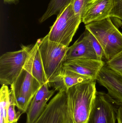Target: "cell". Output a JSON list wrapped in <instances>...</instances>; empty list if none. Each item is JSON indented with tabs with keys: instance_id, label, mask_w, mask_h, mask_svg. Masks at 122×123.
<instances>
[{
	"instance_id": "21",
	"label": "cell",
	"mask_w": 122,
	"mask_h": 123,
	"mask_svg": "<svg viewBox=\"0 0 122 123\" xmlns=\"http://www.w3.org/2000/svg\"><path fill=\"white\" fill-rule=\"evenodd\" d=\"M88 35L89 39L96 55L97 60H102V57L104 55L101 46L95 37L89 30H88Z\"/></svg>"
},
{
	"instance_id": "9",
	"label": "cell",
	"mask_w": 122,
	"mask_h": 123,
	"mask_svg": "<svg viewBox=\"0 0 122 123\" xmlns=\"http://www.w3.org/2000/svg\"><path fill=\"white\" fill-rule=\"evenodd\" d=\"M108 91L112 100L122 105V75L105 65L98 74L97 80Z\"/></svg>"
},
{
	"instance_id": "5",
	"label": "cell",
	"mask_w": 122,
	"mask_h": 123,
	"mask_svg": "<svg viewBox=\"0 0 122 123\" xmlns=\"http://www.w3.org/2000/svg\"><path fill=\"white\" fill-rule=\"evenodd\" d=\"M81 22L82 18L74 13L72 1L57 16L47 35L48 38L52 42L69 47Z\"/></svg>"
},
{
	"instance_id": "17",
	"label": "cell",
	"mask_w": 122,
	"mask_h": 123,
	"mask_svg": "<svg viewBox=\"0 0 122 123\" xmlns=\"http://www.w3.org/2000/svg\"><path fill=\"white\" fill-rule=\"evenodd\" d=\"M10 90L7 85H3L0 91V123H9L8 107Z\"/></svg>"
},
{
	"instance_id": "11",
	"label": "cell",
	"mask_w": 122,
	"mask_h": 123,
	"mask_svg": "<svg viewBox=\"0 0 122 123\" xmlns=\"http://www.w3.org/2000/svg\"><path fill=\"white\" fill-rule=\"evenodd\" d=\"M105 65L102 60L97 59H77L66 61L63 66L64 70H69L96 80L98 74Z\"/></svg>"
},
{
	"instance_id": "7",
	"label": "cell",
	"mask_w": 122,
	"mask_h": 123,
	"mask_svg": "<svg viewBox=\"0 0 122 123\" xmlns=\"http://www.w3.org/2000/svg\"><path fill=\"white\" fill-rule=\"evenodd\" d=\"M34 123H72L68 110L67 90L58 92Z\"/></svg>"
},
{
	"instance_id": "10",
	"label": "cell",
	"mask_w": 122,
	"mask_h": 123,
	"mask_svg": "<svg viewBox=\"0 0 122 123\" xmlns=\"http://www.w3.org/2000/svg\"><path fill=\"white\" fill-rule=\"evenodd\" d=\"M48 84L42 85L32 100L27 110L26 123H34L43 112L55 90H49Z\"/></svg>"
},
{
	"instance_id": "8",
	"label": "cell",
	"mask_w": 122,
	"mask_h": 123,
	"mask_svg": "<svg viewBox=\"0 0 122 123\" xmlns=\"http://www.w3.org/2000/svg\"><path fill=\"white\" fill-rule=\"evenodd\" d=\"M113 103L107 94L97 92L87 123H116L117 112Z\"/></svg>"
},
{
	"instance_id": "19",
	"label": "cell",
	"mask_w": 122,
	"mask_h": 123,
	"mask_svg": "<svg viewBox=\"0 0 122 123\" xmlns=\"http://www.w3.org/2000/svg\"><path fill=\"white\" fill-rule=\"evenodd\" d=\"M106 65L122 75V50L107 61Z\"/></svg>"
},
{
	"instance_id": "3",
	"label": "cell",
	"mask_w": 122,
	"mask_h": 123,
	"mask_svg": "<svg viewBox=\"0 0 122 123\" xmlns=\"http://www.w3.org/2000/svg\"><path fill=\"white\" fill-rule=\"evenodd\" d=\"M35 51L32 47L21 72L16 81L11 85L16 106L21 114L26 113L33 98L42 85L34 77L32 67Z\"/></svg>"
},
{
	"instance_id": "22",
	"label": "cell",
	"mask_w": 122,
	"mask_h": 123,
	"mask_svg": "<svg viewBox=\"0 0 122 123\" xmlns=\"http://www.w3.org/2000/svg\"><path fill=\"white\" fill-rule=\"evenodd\" d=\"M110 17H115L122 20V0H113Z\"/></svg>"
},
{
	"instance_id": "12",
	"label": "cell",
	"mask_w": 122,
	"mask_h": 123,
	"mask_svg": "<svg viewBox=\"0 0 122 123\" xmlns=\"http://www.w3.org/2000/svg\"><path fill=\"white\" fill-rule=\"evenodd\" d=\"M113 0H90L87 6L82 22L85 25L110 17Z\"/></svg>"
},
{
	"instance_id": "4",
	"label": "cell",
	"mask_w": 122,
	"mask_h": 123,
	"mask_svg": "<svg viewBox=\"0 0 122 123\" xmlns=\"http://www.w3.org/2000/svg\"><path fill=\"white\" fill-rule=\"evenodd\" d=\"M111 17L85 25L98 40L108 61L122 50V33L112 23Z\"/></svg>"
},
{
	"instance_id": "1",
	"label": "cell",
	"mask_w": 122,
	"mask_h": 123,
	"mask_svg": "<svg viewBox=\"0 0 122 123\" xmlns=\"http://www.w3.org/2000/svg\"><path fill=\"white\" fill-rule=\"evenodd\" d=\"M96 81L80 83L67 90V106L72 123H87L97 92Z\"/></svg>"
},
{
	"instance_id": "13",
	"label": "cell",
	"mask_w": 122,
	"mask_h": 123,
	"mask_svg": "<svg viewBox=\"0 0 122 123\" xmlns=\"http://www.w3.org/2000/svg\"><path fill=\"white\" fill-rule=\"evenodd\" d=\"M81 59H97L96 55L89 39L88 30L86 29L79 39L69 47L66 61Z\"/></svg>"
},
{
	"instance_id": "6",
	"label": "cell",
	"mask_w": 122,
	"mask_h": 123,
	"mask_svg": "<svg viewBox=\"0 0 122 123\" xmlns=\"http://www.w3.org/2000/svg\"><path fill=\"white\" fill-rule=\"evenodd\" d=\"M32 47L22 45L18 51L8 52L0 57V83L11 85L21 72Z\"/></svg>"
},
{
	"instance_id": "24",
	"label": "cell",
	"mask_w": 122,
	"mask_h": 123,
	"mask_svg": "<svg viewBox=\"0 0 122 123\" xmlns=\"http://www.w3.org/2000/svg\"><path fill=\"white\" fill-rule=\"evenodd\" d=\"M4 3H6L10 4H16L18 3L19 2V0H3Z\"/></svg>"
},
{
	"instance_id": "25",
	"label": "cell",
	"mask_w": 122,
	"mask_h": 123,
	"mask_svg": "<svg viewBox=\"0 0 122 123\" xmlns=\"http://www.w3.org/2000/svg\"></svg>"
},
{
	"instance_id": "18",
	"label": "cell",
	"mask_w": 122,
	"mask_h": 123,
	"mask_svg": "<svg viewBox=\"0 0 122 123\" xmlns=\"http://www.w3.org/2000/svg\"><path fill=\"white\" fill-rule=\"evenodd\" d=\"M16 107L15 103L13 93L11 89L9 95V102L8 107V119L9 123H17L18 120L21 115L18 111L16 112L15 107Z\"/></svg>"
},
{
	"instance_id": "23",
	"label": "cell",
	"mask_w": 122,
	"mask_h": 123,
	"mask_svg": "<svg viewBox=\"0 0 122 123\" xmlns=\"http://www.w3.org/2000/svg\"><path fill=\"white\" fill-rule=\"evenodd\" d=\"M117 123H122V105L119 107L117 111Z\"/></svg>"
},
{
	"instance_id": "16",
	"label": "cell",
	"mask_w": 122,
	"mask_h": 123,
	"mask_svg": "<svg viewBox=\"0 0 122 123\" xmlns=\"http://www.w3.org/2000/svg\"><path fill=\"white\" fill-rule=\"evenodd\" d=\"M62 80L65 88L67 90L74 85L92 80L75 72L64 69Z\"/></svg>"
},
{
	"instance_id": "2",
	"label": "cell",
	"mask_w": 122,
	"mask_h": 123,
	"mask_svg": "<svg viewBox=\"0 0 122 123\" xmlns=\"http://www.w3.org/2000/svg\"><path fill=\"white\" fill-rule=\"evenodd\" d=\"M37 41L49 86L53 84L54 86L62 79L69 47L51 41L47 35Z\"/></svg>"
},
{
	"instance_id": "14",
	"label": "cell",
	"mask_w": 122,
	"mask_h": 123,
	"mask_svg": "<svg viewBox=\"0 0 122 123\" xmlns=\"http://www.w3.org/2000/svg\"><path fill=\"white\" fill-rule=\"evenodd\" d=\"M34 46L35 51L32 63V75L42 85L44 84H48L39 49L38 44L37 41Z\"/></svg>"
},
{
	"instance_id": "15",
	"label": "cell",
	"mask_w": 122,
	"mask_h": 123,
	"mask_svg": "<svg viewBox=\"0 0 122 123\" xmlns=\"http://www.w3.org/2000/svg\"><path fill=\"white\" fill-rule=\"evenodd\" d=\"M73 0H51L46 11L39 19L40 23H43L53 15L58 16Z\"/></svg>"
},
{
	"instance_id": "20",
	"label": "cell",
	"mask_w": 122,
	"mask_h": 123,
	"mask_svg": "<svg viewBox=\"0 0 122 123\" xmlns=\"http://www.w3.org/2000/svg\"><path fill=\"white\" fill-rule=\"evenodd\" d=\"M90 0H73L72 6L74 13L82 18Z\"/></svg>"
}]
</instances>
